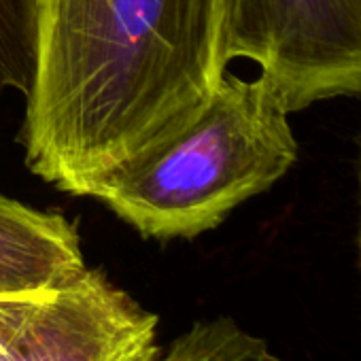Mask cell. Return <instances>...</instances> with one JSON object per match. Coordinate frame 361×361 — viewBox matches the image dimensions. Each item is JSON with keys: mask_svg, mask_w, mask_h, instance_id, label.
Segmentation results:
<instances>
[{"mask_svg": "<svg viewBox=\"0 0 361 361\" xmlns=\"http://www.w3.org/2000/svg\"><path fill=\"white\" fill-rule=\"evenodd\" d=\"M228 13L230 0H37L26 168L92 198L183 132L230 68Z\"/></svg>", "mask_w": 361, "mask_h": 361, "instance_id": "6da1fadb", "label": "cell"}, {"mask_svg": "<svg viewBox=\"0 0 361 361\" xmlns=\"http://www.w3.org/2000/svg\"><path fill=\"white\" fill-rule=\"evenodd\" d=\"M298 161L289 113L262 75L226 73L183 132L104 178L94 196L151 240H194Z\"/></svg>", "mask_w": 361, "mask_h": 361, "instance_id": "7a4b0ae2", "label": "cell"}, {"mask_svg": "<svg viewBox=\"0 0 361 361\" xmlns=\"http://www.w3.org/2000/svg\"><path fill=\"white\" fill-rule=\"evenodd\" d=\"M228 60H251L287 113L361 96V0H230Z\"/></svg>", "mask_w": 361, "mask_h": 361, "instance_id": "3957f363", "label": "cell"}, {"mask_svg": "<svg viewBox=\"0 0 361 361\" xmlns=\"http://www.w3.org/2000/svg\"><path fill=\"white\" fill-rule=\"evenodd\" d=\"M159 317L102 268L47 287L0 361H157Z\"/></svg>", "mask_w": 361, "mask_h": 361, "instance_id": "277c9868", "label": "cell"}, {"mask_svg": "<svg viewBox=\"0 0 361 361\" xmlns=\"http://www.w3.org/2000/svg\"><path fill=\"white\" fill-rule=\"evenodd\" d=\"M85 266L75 221L0 194V291L47 289Z\"/></svg>", "mask_w": 361, "mask_h": 361, "instance_id": "5b68a950", "label": "cell"}, {"mask_svg": "<svg viewBox=\"0 0 361 361\" xmlns=\"http://www.w3.org/2000/svg\"><path fill=\"white\" fill-rule=\"evenodd\" d=\"M157 361H285L232 317L200 319L178 334Z\"/></svg>", "mask_w": 361, "mask_h": 361, "instance_id": "8992f818", "label": "cell"}, {"mask_svg": "<svg viewBox=\"0 0 361 361\" xmlns=\"http://www.w3.org/2000/svg\"><path fill=\"white\" fill-rule=\"evenodd\" d=\"M37 0H0V96L30 90L37 58Z\"/></svg>", "mask_w": 361, "mask_h": 361, "instance_id": "52a82bcc", "label": "cell"}, {"mask_svg": "<svg viewBox=\"0 0 361 361\" xmlns=\"http://www.w3.org/2000/svg\"><path fill=\"white\" fill-rule=\"evenodd\" d=\"M37 291H0V359L7 355L26 319L30 317L39 293Z\"/></svg>", "mask_w": 361, "mask_h": 361, "instance_id": "ba28073f", "label": "cell"}, {"mask_svg": "<svg viewBox=\"0 0 361 361\" xmlns=\"http://www.w3.org/2000/svg\"><path fill=\"white\" fill-rule=\"evenodd\" d=\"M357 178H359V270H361V149H359V168H357Z\"/></svg>", "mask_w": 361, "mask_h": 361, "instance_id": "9c48e42d", "label": "cell"}]
</instances>
